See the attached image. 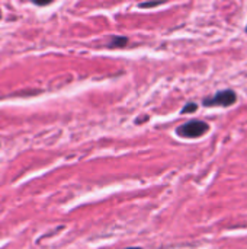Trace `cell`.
<instances>
[{"label":"cell","instance_id":"1","mask_svg":"<svg viewBox=\"0 0 247 249\" xmlns=\"http://www.w3.org/2000/svg\"><path fill=\"white\" fill-rule=\"evenodd\" d=\"M210 125L201 120H191L176 128V134L183 139H199L205 133H208Z\"/></svg>","mask_w":247,"mask_h":249},{"label":"cell","instance_id":"2","mask_svg":"<svg viewBox=\"0 0 247 249\" xmlns=\"http://www.w3.org/2000/svg\"><path fill=\"white\" fill-rule=\"evenodd\" d=\"M237 102V93L233 89H224V90H218L215 95L204 98L202 105L207 108H213V107H231Z\"/></svg>","mask_w":247,"mask_h":249},{"label":"cell","instance_id":"3","mask_svg":"<svg viewBox=\"0 0 247 249\" xmlns=\"http://www.w3.org/2000/svg\"><path fill=\"white\" fill-rule=\"evenodd\" d=\"M128 42V38L127 36H112L111 38V42L108 44L109 48H121V47H125Z\"/></svg>","mask_w":247,"mask_h":249},{"label":"cell","instance_id":"4","mask_svg":"<svg viewBox=\"0 0 247 249\" xmlns=\"http://www.w3.org/2000/svg\"><path fill=\"white\" fill-rule=\"evenodd\" d=\"M198 109V105L195 104V102H189V104H186L185 107H183V109H182V114H189V112H195Z\"/></svg>","mask_w":247,"mask_h":249},{"label":"cell","instance_id":"5","mask_svg":"<svg viewBox=\"0 0 247 249\" xmlns=\"http://www.w3.org/2000/svg\"><path fill=\"white\" fill-rule=\"evenodd\" d=\"M163 4L162 1H153V3H141L140 7H156V6H160Z\"/></svg>","mask_w":247,"mask_h":249},{"label":"cell","instance_id":"6","mask_svg":"<svg viewBox=\"0 0 247 249\" xmlns=\"http://www.w3.org/2000/svg\"><path fill=\"white\" fill-rule=\"evenodd\" d=\"M49 1H35V4H38V6H45V4H48Z\"/></svg>","mask_w":247,"mask_h":249},{"label":"cell","instance_id":"7","mask_svg":"<svg viewBox=\"0 0 247 249\" xmlns=\"http://www.w3.org/2000/svg\"><path fill=\"white\" fill-rule=\"evenodd\" d=\"M127 249H141V248H127Z\"/></svg>","mask_w":247,"mask_h":249},{"label":"cell","instance_id":"8","mask_svg":"<svg viewBox=\"0 0 247 249\" xmlns=\"http://www.w3.org/2000/svg\"><path fill=\"white\" fill-rule=\"evenodd\" d=\"M246 34H247V26H246Z\"/></svg>","mask_w":247,"mask_h":249}]
</instances>
